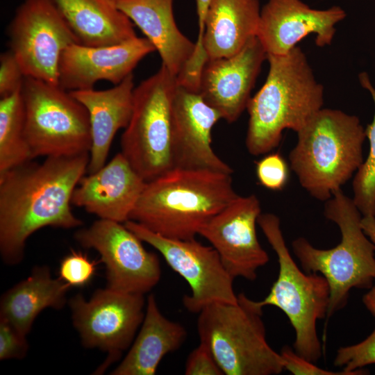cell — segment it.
Segmentation results:
<instances>
[{"mask_svg": "<svg viewBox=\"0 0 375 375\" xmlns=\"http://www.w3.org/2000/svg\"><path fill=\"white\" fill-rule=\"evenodd\" d=\"M89 160L90 153L49 156L0 174V254L4 263H20L27 239L40 228L83 224L71 204Z\"/></svg>", "mask_w": 375, "mask_h": 375, "instance_id": "1", "label": "cell"}, {"mask_svg": "<svg viewBox=\"0 0 375 375\" xmlns=\"http://www.w3.org/2000/svg\"><path fill=\"white\" fill-rule=\"evenodd\" d=\"M238 196L231 174L174 167L147 182L129 220L168 238L192 239Z\"/></svg>", "mask_w": 375, "mask_h": 375, "instance_id": "2", "label": "cell"}, {"mask_svg": "<svg viewBox=\"0 0 375 375\" xmlns=\"http://www.w3.org/2000/svg\"><path fill=\"white\" fill-rule=\"evenodd\" d=\"M269 69L261 89L251 97L246 147L258 156L277 147L285 129L300 131L323 105L318 83L301 49L285 55L267 54Z\"/></svg>", "mask_w": 375, "mask_h": 375, "instance_id": "3", "label": "cell"}, {"mask_svg": "<svg viewBox=\"0 0 375 375\" xmlns=\"http://www.w3.org/2000/svg\"><path fill=\"white\" fill-rule=\"evenodd\" d=\"M297 135L290 167L303 189L326 201L362 163L365 131L356 116L321 108Z\"/></svg>", "mask_w": 375, "mask_h": 375, "instance_id": "4", "label": "cell"}, {"mask_svg": "<svg viewBox=\"0 0 375 375\" xmlns=\"http://www.w3.org/2000/svg\"><path fill=\"white\" fill-rule=\"evenodd\" d=\"M325 217L335 223L341 241L321 249L298 238L292 248L304 272L322 274L330 288L326 318L343 308L353 288L369 289L375 282V244L361 226L362 215L352 199L340 190L326 201Z\"/></svg>", "mask_w": 375, "mask_h": 375, "instance_id": "5", "label": "cell"}, {"mask_svg": "<svg viewBox=\"0 0 375 375\" xmlns=\"http://www.w3.org/2000/svg\"><path fill=\"white\" fill-rule=\"evenodd\" d=\"M262 308L240 293L237 303H212L198 313L199 340L224 374L274 375L284 370L281 354L267 341Z\"/></svg>", "mask_w": 375, "mask_h": 375, "instance_id": "6", "label": "cell"}, {"mask_svg": "<svg viewBox=\"0 0 375 375\" xmlns=\"http://www.w3.org/2000/svg\"><path fill=\"white\" fill-rule=\"evenodd\" d=\"M258 224L277 256L279 271L268 294L257 303L262 308L277 307L286 315L295 333L294 351L315 362L322 356L317 322L326 317L328 283L320 274L299 269L287 247L278 216L261 213Z\"/></svg>", "mask_w": 375, "mask_h": 375, "instance_id": "7", "label": "cell"}, {"mask_svg": "<svg viewBox=\"0 0 375 375\" xmlns=\"http://www.w3.org/2000/svg\"><path fill=\"white\" fill-rule=\"evenodd\" d=\"M176 88V77L161 65L134 88L132 115L121 137V153L146 182L174 167L173 101Z\"/></svg>", "mask_w": 375, "mask_h": 375, "instance_id": "8", "label": "cell"}, {"mask_svg": "<svg viewBox=\"0 0 375 375\" xmlns=\"http://www.w3.org/2000/svg\"><path fill=\"white\" fill-rule=\"evenodd\" d=\"M21 92L25 135L33 158L90 153L89 115L69 91L58 85L25 76Z\"/></svg>", "mask_w": 375, "mask_h": 375, "instance_id": "9", "label": "cell"}, {"mask_svg": "<svg viewBox=\"0 0 375 375\" xmlns=\"http://www.w3.org/2000/svg\"><path fill=\"white\" fill-rule=\"evenodd\" d=\"M144 294L98 289L86 300L81 294L69 300L72 319L85 348L108 353L101 372L131 347L144 319Z\"/></svg>", "mask_w": 375, "mask_h": 375, "instance_id": "10", "label": "cell"}, {"mask_svg": "<svg viewBox=\"0 0 375 375\" xmlns=\"http://www.w3.org/2000/svg\"><path fill=\"white\" fill-rule=\"evenodd\" d=\"M124 224L142 242L156 249L168 265L188 283L191 292L183 297V303L189 312L199 313L215 302H238L234 278L212 246L204 245L195 238H168L132 220Z\"/></svg>", "mask_w": 375, "mask_h": 375, "instance_id": "11", "label": "cell"}, {"mask_svg": "<svg viewBox=\"0 0 375 375\" xmlns=\"http://www.w3.org/2000/svg\"><path fill=\"white\" fill-rule=\"evenodd\" d=\"M7 33L24 76L58 85L62 53L79 42L51 0H24Z\"/></svg>", "mask_w": 375, "mask_h": 375, "instance_id": "12", "label": "cell"}, {"mask_svg": "<svg viewBox=\"0 0 375 375\" xmlns=\"http://www.w3.org/2000/svg\"><path fill=\"white\" fill-rule=\"evenodd\" d=\"M85 249L97 251L106 266V287L119 292L144 294L159 282L158 256L123 223L99 219L74 235Z\"/></svg>", "mask_w": 375, "mask_h": 375, "instance_id": "13", "label": "cell"}, {"mask_svg": "<svg viewBox=\"0 0 375 375\" xmlns=\"http://www.w3.org/2000/svg\"><path fill=\"white\" fill-rule=\"evenodd\" d=\"M260 214V203L255 194L238 196L199 233L217 251L234 278L253 281L258 269L269 261L257 237L256 224Z\"/></svg>", "mask_w": 375, "mask_h": 375, "instance_id": "14", "label": "cell"}, {"mask_svg": "<svg viewBox=\"0 0 375 375\" xmlns=\"http://www.w3.org/2000/svg\"><path fill=\"white\" fill-rule=\"evenodd\" d=\"M156 49L147 38L136 37L119 44L90 47L79 43L62 53L58 85L70 92L94 88L99 81L117 85L147 55Z\"/></svg>", "mask_w": 375, "mask_h": 375, "instance_id": "15", "label": "cell"}, {"mask_svg": "<svg viewBox=\"0 0 375 375\" xmlns=\"http://www.w3.org/2000/svg\"><path fill=\"white\" fill-rule=\"evenodd\" d=\"M267 53L256 36L237 53L208 59L201 71L199 93L228 123L247 109L250 94Z\"/></svg>", "mask_w": 375, "mask_h": 375, "instance_id": "16", "label": "cell"}, {"mask_svg": "<svg viewBox=\"0 0 375 375\" xmlns=\"http://www.w3.org/2000/svg\"><path fill=\"white\" fill-rule=\"evenodd\" d=\"M338 6L312 9L301 0H268L260 11L256 37L267 55H285L310 33L319 47L330 44L335 25L345 17Z\"/></svg>", "mask_w": 375, "mask_h": 375, "instance_id": "17", "label": "cell"}, {"mask_svg": "<svg viewBox=\"0 0 375 375\" xmlns=\"http://www.w3.org/2000/svg\"><path fill=\"white\" fill-rule=\"evenodd\" d=\"M222 119L198 92L177 83L173 101V153L174 167L202 169L227 174L233 169L211 146V131Z\"/></svg>", "mask_w": 375, "mask_h": 375, "instance_id": "18", "label": "cell"}, {"mask_svg": "<svg viewBox=\"0 0 375 375\" xmlns=\"http://www.w3.org/2000/svg\"><path fill=\"white\" fill-rule=\"evenodd\" d=\"M146 183L120 152L98 171L82 177L72 204L99 219L124 224L130 219Z\"/></svg>", "mask_w": 375, "mask_h": 375, "instance_id": "19", "label": "cell"}, {"mask_svg": "<svg viewBox=\"0 0 375 375\" xmlns=\"http://www.w3.org/2000/svg\"><path fill=\"white\" fill-rule=\"evenodd\" d=\"M134 88L133 75L131 74L110 89L69 92L85 107L89 115L92 138L87 171L89 174L106 164L116 133L128 126L133 111Z\"/></svg>", "mask_w": 375, "mask_h": 375, "instance_id": "20", "label": "cell"}, {"mask_svg": "<svg viewBox=\"0 0 375 375\" xmlns=\"http://www.w3.org/2000/svg\"><path fill=\"white\" fill-rule=\"evenodd\" d=\"M135 24L158 51L165 66L178 76L196 49L178 29L173 12V0H111Z\"/></svg>", "mask_w": 375, "mask_h": 375, "instance_id": "21", "label": "cell"}, {"mask_svg": "<svg viewBox=\"0 0 375 375\" xmlns=\"http://www.w3.org/2000/svg\"><path fill=\"white\" fill-rule=\"evenodd\" d=\"M180 323L165 317L153 294L147 298L140 329L112 375H154L162 359L178 350L187 338Z\"/></svg>", "mask_w": 375, "mask_h": 375, "instance_id": "22", "label": "cell"}, {"mask_svg": "<svg viewBox=\"0 0 375 375\" xmlns=\"http://www.w3.org/2000/svg\"><path fill=\"white\" fill-rule=\"evenodd\" d=\"M260 11L258 0H211L202 41L208 60L231 56L256 36Z\"/></svg>", "mask_w": 375, "mask_h": 375, "instance_id": "23", "label": "cell"}, {"mask_svg": "<svg viewBox=\"0 0 375 375\" xmlns=\"http://www.w3.org/2000/svg\"><path fill=\"white\" fill-rule=\"evenodd\" d=\"M79 44L99 47L137 37L133 23L111 0H51Z\"/></svg>", "mask_w": 375, "mask_h": 375, "instance_id": "24", "label": "cell"}, {"mask_svg": "<svg viewBox=\"0 0 375 375\" xmlns=\"http://www.w3.org/2000/svg\"><path fill=\"white\" fill-rule=\"evenodd\" d=\"M71 286L53 278L47 266H35L30 275L7 290L0 299V318L27 335L38 315L45 308L62 309Z\"/></svg>", "mask_w": 375, "mask_h": 375, "instance_id": "25", "label": "cell"}, {"mask_svg": "<svg viewBox=\"0 0 375 375\" xmlns=\"http://www.w3.org/2000/svg\"><path fill=\"white\" fill-rule=\"evenodd\" d=\"M21 90L0 100V174L33 159L25 135Z\"/></svg>", "mask_w": 375, "mask_h": 375, "instance_id": "26", "label": "cell"}, {"mask_svg": "<svg viewBox=\"0 0 375 375\" xmlns=\"http://www.w3.org/2000/svg\"><path fill=\"white\" fill-rule=\"evenodd\" d=\"M359 81L361 85L369 92L375 106V88L367 74H360ZM365 131L369 142V151L366 160L355 174L352 199L362 217H375V112L372 122Z\"/></svg>", "mask_w": 375, "mask_h": 375, "instance_id": "27", "label": "cell"}, {"mask_svg": "<svg viewBox=\"0 0 375 375\" xmlns=\"http://www.w3.org/2000/svg\"><path fill=\"white\" fill-rule=\"evenodd\" d=\"M333 364L347 372L356 371L375 364V328L362 342L339 348Z\"/></svg>", "mask_w": 375, "mask_h": 375, "instance_id": "28", "label": "cell"}, {"mask_svg": "<svg viewBox=\"0 0 375 375\" xmlns=\"http://www.w3.org/2000/svg\"><path fill=\"white\" fill-rule=\"evenodd\" d=\"M97 262L90 260L86 254L72 251L60 261L59 278L71 287H83L92 280Z\"/></svg>", "mask_w": 375, "mask_h": 375, "instance_id": "29", "label": "cell"}, {"mask_svg": "<svg viewBox=\"0 0 375 375\" xmlns=\"http://www.w3.org/2000/svg\"><path fill=\"white\" fill-rule=\"evenodd\" d=\"M256 174L262 186L271 190H281L288 183L289 168L279 153H272L256 162Z\"/></svg>", "mask_w": 375, "mask_h": 375, "instance_id": "30", "label": "cell"}, {"mask_svg": "<svg viewBox=\"0 0 375 375\" xmlns=\"http://www.w3.org/2000/svg\"><path fill=\"white\" fill-rule=\"evenodd\" d=\"M280 354L284 364V369L294 375H360L367 374V370L363 368L353 372H347L343 369L334 372L321 368L317 366L314 362L299 355L289 347H284Z\"/></svg>", "mask_w": 375, "mask_h": 375, "instance_id": "31", "label": "cell"}, {"mask_svg": "<svg viewBox=\"0 0 375 375\" xmlns=\"http://www.w3.org/2000/svg\"><path fill=\"white\" fill-rule=\"evenodd\" d=\"M28 349L26 335L7 320L0 318V360L22 359Z\"/></svg>", "mask_w": 375, "mask_h": 375, "instance_id": "32", "label": "cell"}, {"mask_svg": "<svg viewBox=\"0 0 375 375\" xmlns=\"http://www.w3.org/2000/svg\"><path fill=\"white\" fill-rule=\"evenodd\" d=\"M25 78L13 53L8 49L0 56V97L9 96L20 90Z\"/></svg>", "mask_w": 375, "mask_h": 375, "instance_id": "33", "label": "cell"}, {"mask_svg": "<svg viewBox=\"0 0 375 375\" xmlns=\"http://www.w3.org/2000/svg\"><path fill=\"white\" fill-rule=\"evenodd\" d=\"M184 372L186 375L224 374L209 348L201 342L189 354Z\"/></svg>", "mask_w": 375, "mask_h": 375, "instance_id": "34", "label": "cell"}, {"mask_svg": "<svg viewBox=\"0 0 375 375\" xmlns=\"http://www.w3.org/2000/svg\"><path fill=\"white\" fill-rule=\"evenodd\" d=\"M211 0H196L199 33L196 44V53L203 54L202 41L205 30V19Z\"/></svg>", "mask_w": 375, "mask_h": 375, "instance_id": "35", "label": "cell"}, {"mask_svg": "<svg viewBox=\"0 0 375 375\" xmlns=\"http://www.w3.org/2000/svg\"><path fill=\"white\" fill-rule=\"evenodd\" d=\"M361 226L367 236L375 244V217H362Z\"/></svg>", "mask_w": 375, "mask_h": 375, "instance_id": "36", "label": "cell"}, {"mask_svg": "<svg viewBox=\"0 0 375 375\" xmlns=\"http://www.w3.org/2000/svg\"><path fill=\"white\" fill-rule=\"evenodd\" d=\"M362 302L366 308L375 317V282L363 296Z\"/></svg>", "mask_w": 375, "mask_h": 375, "instance_id": "37", "label": "cell"}]
</instances>
